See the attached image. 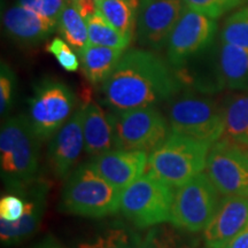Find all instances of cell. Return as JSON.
Here are the masks:
<instances>
[{
  "instance_id": "cell-15",
  "label": "cell",
  "mask_w": 248,
  "mask_h": 248,
  "mask_svg": "<svg viewBox=\"0 0 248 248\" xmlns=\"http://www.w3.org/2000/svg\"><path fill=\"white\" fill-rule=\"evenodd\" d=\"M90 164L101 177L123 191L144 175L148 166V153L115 148L93 156Z\"/></svg>"
},
{
  "instance_id": "cell-8",
  "label": "cell",
  "mask_w": 248,
  "mask_h": 248,
  "mask_svg": "<svg viewBox=\"0 0 248 248\" xmlns=\"http://www.w3.org/2000/svg\"><path fill=\"white\" fill-rule=\"evenodd\" d=\"M76 97L63 82L43 79L29 99V121L40 140H47L73 115Z\"/></svg>"
},
{
  "instance_id": "cell-29",
  "label": "cell",
  "mask_w": 248,
  "mask_h": 248,
  "mask_svg": "<svg viewBox=\"0 0 248 248\" xmlns=\"http://www.w3.org/2000/svg\"><path fill=\"white\" fill-rule=\"evenodd\" d=\"M46 51L57 59L58 63L67 71H77L80 67V62L71 49V46L61 38H53L46 45Z\"/></svg>"
},
{
  "instance_id": "cell-14",
  "label": "cell",
  "mask_w": 248,
  "mask_h": 248,
  "mask_svg": "<svg viewBox=\"0 0 248 248\" xmlns=\"http://www.w3.org/2000/svg\"><path fill=\"white\" fill-rule=\"evenodd\" d=\"M84 150L82 107L74 111L64 125L51 138L47 159L52 172L66 179Z\"/></svg>"
},
{
  "instance_id": "cell-18",
  "label": "cell",
  "mask_w": 248,
  "mask_h": 248,
  "mask_svg": "<svg viewBox=\"0 0 248 248\" xmlns=\"http://www.w3.org/2000/svg\"><path fill=\"white\" fill-rule=\"evenodd\" d=\"M2 23L6 33L15 42L24 45L38 44L47 39L58 28V24L18 4L5 12Z\"/></svg>"
},
{
  "instance_id": "cell-31",
  "label": "cell",
  "mask_w": 248,
  "mask_h": 248,
  "mask_svg": "<svg viewBox=\"0 0 248 248\" xmlns=\"http://www.w3.org/2000/svg\"><path fill=\"white\" fill-rule=\"evenodd\" d=\"M15 74L4 61L0 68V113L7 115L13 105L15 91Z\"/></svg>"
},
{
  "instance_id": "cell-1",
  "label": "cell",
  "mask_w": 248,
  "mask_h": 248,
  "mask_svg": "<svg viewBox=\"0 0 248 248\" xmlns=\"http://www.w3.org/2000/svg\"><path fill=\"white\" fill-rule=\"evenodd\" d=\"M185 86L169 63L151 49L124 52L111 75L101 84L105 105L114 113L157 106Z\"/></svg>"
},
{
  "instance_id": "cell-27",
  "label": "cell",
  "mask_w": 248,
  "mask_h": 248,
  "mask_svg": "<svg viewBox=\"0 0 248 248\" xmlns=\"http://www.w3.org/2000/svg\"><path fill=\"white\" fill-rule=\"evenodd\" d=\"M221 39L223 43L248 48V7L235 12L225 21Z\"/></svg>"
},
{
  "instance_id": "cell-32",
  "label": "cell",
  "mask_w": 248,
  "mask_h": 248,
  "mask_svg": "<svg viewBox=\"0 0 248 248\" xmlns=\"http://www.w3.org/2000/svg\"><path fill=\"white\" fill-rule=\"evenodd\" d=\"M26 201L22 194L17 192H9L0 200V218L14 222L20 219L24 213Z\"/></svg>"
},
{
  "instance_id": "cell-6",
  "label": "cell",
  "mask_w": 248,
  "mask_h": 248,
  "mask_svg": "<svg viewBox=\"0 0 248 248\" xmlns=\"http://www.w3.org/2000/svg\"><path fill=\"white\" fill-rule=\"evenodd\" d=\"M175 191L147 171L122 191L120 212L137 229L168 223Z\"/></svg>"
},
{
  "instance_id": "cell-37",
  "label": "cell",
  "mask_w": 248,
  "mask_h": 248,
  "mask_svg": "<svg viewBox=\"0 0 248 248\" xmlns=\"http://www.w3.org/2000/svg\"><path fill=\"white\" fill-rule=\"evenodd\" d=\"M204 248H209V247H204Z\"/></svg>"
},
{
  "instance_id": "cell-35",
  "label": "cell",
  "mask_w": 248,
  "mask_h": 248,
  "mask_svg": "<svg viewBox=\"0 0 248 248\" xmlns=\"http://www.w3.org/2000/svg\"><path fill=\"white\" fill-rule=\"evenodd\" d=\"M33 248H64L62 245L59 243L58 240H55L53 237L48 235L40 241L39 244H37Z\"/></svg>"
},
{
  "instance_id": "cell-7",
  "label": "cell",
  "mask_w": 248,
  "mask_h": 248,
  "mask_svg": "<svg viewBox=\"0 0 248 248\" xmlns=\"http://www.w3.org/2000/svg\"><path fill=\"white\" fill-rule=\"evenodd\" d=\"M218 194L207 173L197 175L175 191L170 224L191 233L203 231L221 202Z\"/></svg>"
},
{
  "instance_id": "cell-2",
  "label": "cell",
  "mask_w": 248,
  "mask_h": 248,
  "mask_svg": "<svg viewBox=\"0 0 248 248\" xmlns=\"http://www.w3.org/2000/svg\"><path fill=\"white\" fill-rule=\"evenodd\" d=\"M40 141L27 115L4 121L0 130V173L8 192L20 191L38 178Z\"/></svg>"
},
{
  "instance_id": "cell-23",
  "label": "cell",
  "mask_w": 248,
  "mask_h": 248,
  "mask_svg": "<svg viewBox=\"0 0 248 248\" xmlns=\"http://www.w3.org/2000/svg\"><path fill=\"white\" fill-rule=\"evenodd\" d=\"M183 231L167 223L152 226L142 235L139 234L138 248H194Z\"/></svg>"
},
{
  "instance_id": "cell-36",
  "label": "cell",
  "mask_w": 248,
  "mask_h": 248,
  "mask_svg": "<svg viewBox=\"0 0 248 248\" xmlns=\"http://www.w3.org/2000/svg\"><path fill=\"white\" fill-rule=\"evenodd\" d=\"M245 151H246V153H247V155H248V148H245Z\"/></svg>"
},
{
  "instance_id": "cell-13",
  "label": "cell",
  "mask_w": 248,
  "mask_h": 248,
  "mask_svg": "<svg viewBox=\"0 0 248 248\" xmlns=\"http://www.w3.org/2000/svg\"><path fill=\"white\" fill-rule=\"evenodd\" d=\"M49 187L51 186L46 179L38 177L16 191L22 194L26 201L24 213L20 219L14 222L0 218V239L2 246H16L36 233L44 217Z\"/></svg>"
},
{
  "instance_id": "cell-12",
  "label": "cell",
  "mask_w": 248,
  "mask_h": 248,
  "mask_svg": "<svg viewBox=\"0 0 248 248\" xmlns=\"http://www.w3.org/2000/svg\"><path fill=\"white\" fill-rule=\"evenodd\" d=\"M184 8V0H140L136 29L139 44L151 51L166 47Z\"/></svg>"
},
{
  "instance_id": "cell-10",
  "label": "cell",
  "mask_w": 248,
  "mask_h": 248,
  "mask_svg": "<svg viewBox=\"0 0 248 248\" xmlns=\"http://www.w3.org/2000/svg\"><path fill=\"white\" fill-rule=\"evenodd\" d=\"M216 31L215 18L185 5L167 43V60L175 70L181 69L212 46Z\"/></svg>"
},
{
  "instance_id": "cell-21",
  "label": "cell",
  "mask_w": 248,
  "mask_h": 248,
  "mask_svg": "<svg viewBox=\"0 0 248 248\" xmlns=\"http://www.w3.org/2000/svg\"><path fill=\"white\" fill-rule=\"evenodd\" d=\"M223 137L248 148V93L232 95L223 105Z\"/></svg>"
},
{
  "instance_id": "cell-33",
  "label": "cell",
  "mask_w": 248,
  "mask_h": 248,
  "mask_svg": "<svg viewBox=\"0 0 248 248\" xmlns=\"http://www.w3.org/2000/svg\"><path fill=\"white\" fill-rule=\"evenodd\" d=\"M97 1L98 0H68V2H70L84 18L97 13Z\"/></svg>"
},
{
  "instance_id": "cell-9",
  "label": "cell",
  "mask_w": 248,
  "mask_h": 248,
  "mask_svg": "<svg viewBox=\"0 0 248 248\" xmlns=\"http://www.w3.org/2000/svg\"><path fill=\"white\" fill-rule=\"evenodd\" d=\"M114 115L117 148L121 150L151 153L171 132L168 119L156 106L123 110Z\"/></svg>"
},
{
  "instance_id": "cell-16",
  "label": "cell",
  "mask_w": 248,
  "mask_h": 248,
  "mask_svg": "<svg viewBox=\"0 0 248 248\" xmlns=\"http://www.w3.org/2000/svg\"><path fill=\"white\" fill-rule=\"evenodd\" d=\"M248 225V197H224L203 230L206 247L225 248Z\"/></svg>"
},
{
  "instance_id": "cell-4",
  "label": "cell",
  "mask_w": 248,
  "mask_h": 248,
  "mask_svg": "<svg viewBox=\"0 0 248 248\" xmlns=\"http://www.w3.org/2000/svg\"><path fill=\"white\" fill-rule=\"evenodd\" d=\"M213 144L181 133L170 132L148 156L147 171L178 188L206 169Z\"/></svg>"
},
{
  "instance_id": "cell-26",
  "label": "cell",
  "mask_w": 248,
  "mask_h": 248,
  "mask_svg": "<svg viewBox=\"0 0 248 248\" xmlns=\"http://www.w3.org/2000/svg\"><path fill=\"white\" fill-rule=\"evenodd\" d=\"M139 234L124 225H114L78 245V248H138Z\"/></svg>"
},
{
  "instance_id": "cell-28",
  "label": "cell",
  "mask_w": 248,
  "mask_h": 248,
  "mask_svg": "<svg viewBox=\"0 0 248 248\" xmlns=\"http://www.w3.org/2000/svg\"><path fill=\"white\" fill-rule=\"evenodd\" d=\"M185 5L195 12L213 18L221 17L244 2V0H184Z\"/></svg>"
},
{
  "instance_id": "cell-3",
  "label": "cell",
  "mask_w": 248,
  "mask_h": 248,
  "mask_svg": "<svg viewBox=\"0 0 248 248\" xmlns=\"http://www.w3.org/2000/svg\"><path fill=\"white\" fill-rule=\"evenodd\" d=\"M122 191L83 163L69 173L61 193L62 213L86 218H104L120 212Z\"/></svg>"
},
{
  "instance_id": "cell-5",
  "label": "cell",
  "mask_w": 248,
  "mask_h": 248,
  "mask_svg": "<svg viewBox=\"0 0 248 248\" xmlns=\"http://www.w3.org/2000/svg\"><path fill=\"white\" fill-rule=\"evenodd\" d=\"M166 116L171 132L214 144L223 137V106L191 90L179 91L166 102Z\"/></svg>"
},
{
  "instance_id": "cell-20",
  "label": "cell",
  "mask_w": 248,
  "mask_h": 248,
  "mask_svg": "<svg viewBox=\"0 0 248 248\" xmlns=\"http://www.w3.org/2000/svg\"><path fill=\"white\" fill-rule=\"evenodd\" d=\"M80 68L91 84H102L111 75L124 54L123 49L88 43L78 52Z\"/></svg>"
},
{
  "instance_id": "cell-22",
  "label": "cell",
  "mask_w": 248,
  "mask_h": 248,
  "mask_svg": "<svg viewBox=\"0 0 248 248\" xmlns=\"http://www.w3.org/2000/svg\"><path fill=\"white\" fill-rule=\"evenodd\" d=\"M140 0H98V12L115 29L132 39L137 29Z\"/></svg>"
},
{
  "instance_id": "cell-19",
  "label": "cell",
  "mask_w": 248,
  "mask_h": 248,
  "mask_svg": "<svg viewBox=\"0 0 248 248\" xmlns=\"http://www.w3.org/2000/svg\"><path fill=\"white\" fill-rule=\"evenodd\" d=\"M217 73L222 86L248 91V48L228 43L219 46L216 54Z\"/></svg>"
},
{
  "instance_id": "cell-25",
  "label": "cell",
  "mask_w": 248,
  "mask_h": 248,
  "mask_svg": "<svg viewBox=\"0 0 248 248\" xmlns=\"http://www.w3.org/2000/svg\"><path fill=\"white\" fill-rule=\"evenodd\" d=\"M89 32V43L125 51L132 39L115 29L102 15L97 12L85 18Z\"/></svg>"
},
{
  "instance_id": "cell-30",
  "label": "cell",
  "mask_w": 248,
  "mask_h": 248,
  "mask_svg": "<svg viewBox=\"0 0 248 248\" xmlns=\"http://www.w3.org/2000/svg\"><path fill=\"white\" fill-rule=\"evenodd\" d=\"M67 2L68 0H18L17 4L37 12L48 21L58 24L59 17Z\"/></svg>"
},
{
  "instance_id": "cell-34",
  "label": "cell",
  "mask_w": 248,
  "mask_h": 248,
  "mask_svg": "<svg viewBox=\"0 0 248 248\" xmlns=\"http://www.w3.org/2000/svg\"><path fill=\"white\" fill-rule=\"evenodd\" d=\"M225 248H248V225Z\"/></svg>"
},
{
  "instance_id": "cell-11",
  "label": "cell",
  "mask_w": 248,
  "mask_h": 248,
  "mask_svg": "<svg viewBox=\"0 0 248 248\" xmlns=\"http://www.w3.org/2000/svg\"><path fill=\"white\" fill-rule=\"evenodd\" d=\"M206 173L219 194L248 197V155L225 138L214 142L207 157Z\"/></svg>"
},
{
  "instance_id": "cell-24",
  "label": "cell",
  "mask_w": 248,
  "mask_h": 248,
  "mask_svg": "<svg viewBox=\"0 0 248 248\" xmlns=\"http://www.w3.org/2000/svg\"><path fill=\"white\" fill-rule=\"evenodd\" d=\"M61 36L74 49L79 52L89 43L88 26L85 18L70 2H67L58 21Z\"/></svg>"
},
{
  "instance_id": "cell-17",
  "label": "cell",
  "mask_w": 248,
  "mask_h": 248,
  "mask_svg": "<svg viewBox=\"0 0 248 248\" xmlns=\"http://www.w3.org/2000/svg\"><path fill=\"white\" fill-rule=\"evenodd\" d=\"M84 151L90 156H97L117 148L115 115L106 113L100 105L88 100L82 106Z\"/></svg>"
}]
</instances>
